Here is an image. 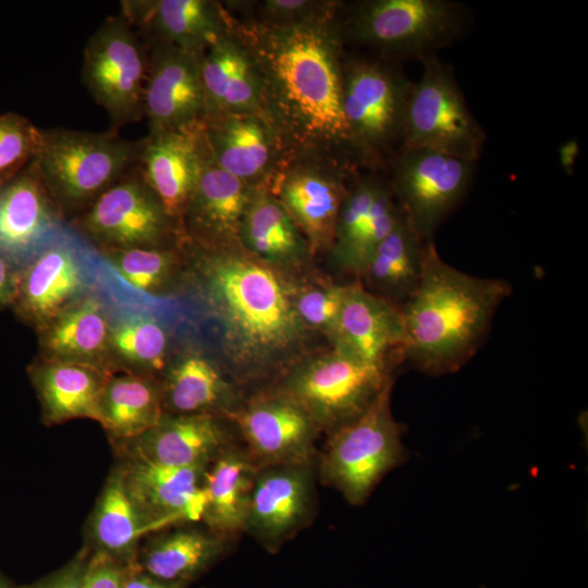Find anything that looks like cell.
<instances>
[{
	"mask_svg": "<svg viewBox=\"0 0 588 588\" xmlns=\"http://www.w3.org/2000/svg\"><path fill=\"white\" fill-rule=\"evenodd\" d=\"M42 144L44 128L15 112L0 114V185L37 159Z\"/></svg>",
	"mask_w": 588,
	"mask_h": 588,
	"instance_id": "8d00e7d4",
	"label": "cell"
},
{
	"mask_svg": "<svg viewBox=\"0 0 588 588\" xmlns=\"http://www.w3.org/2000/svg\"><path fill=\"white\" fill-rule=\"evenodd\" d=\"M411 85L402 131L403 149L427 148L475 162L486 138L451 72L434 54L422 60Z\"/></svg>",
	"mask_w": 588,
	"mask_h": 588,
	"instance_id": "8992f818",
	"label": "cell"
},
{
	"mask_svg": "<svg viewBox=\"0 0 588 588\" xmlns=\"http://www.w3.org/2000/svg\"><path fill=\"white\" fill-rule=\"evenodd\" d=\"M333 334L338 350L369 365L387 369L392 351L404 355L402 308L360 285L345 287Z\"/></svg>",
	"mask_w": 588,
	"mask_h": 588,
	"instance_id": "603a6c76",
	"label": "cell"
},
{
	"mask_svg": "<svg viewBox=\"0 0 588 588\" xmlns=\"http://www.w3.org/2000/svg\"><path fill=\"white\" fill-rule=\"evenodd\" d=\"M345 287L331 286L322 290H311L302 294L295 305L297 315L305 322L329 329L333 333L343 303Z\"/></svg>",
	"mask_w": 588,
	"mask_h": 588,
	"instance_id": "b9f144b4",
	"label": "cell"
},
{
	"mask_svg": "<svg viewBox=\"0 0 588 588\" xmlns=\"http://www.w3.org/2000/svg\"><path fill=\"white\" fill-rule=\"evenodd\" d=\"M207 266L210 299L243 359L268 362L294 345L301 318L270 269L234 255L215 256Z\"/></svg>",
	"mask_w": 588,
	"mask_h": 588,
	"instance_id": "3957f363",
	"label": "cell"
},
{
	"mask_svg": "<svg viewBox=\"0 0 588 588\" xmlns=\"http://www.w3.org/2000/svg\"><path fill=\"white\" fill-rule=\"evenodd\" d=\"M280 203L294 223L318 245L333 242L339 212L346 196L340 177L314 166H298L280 182Z\"/></svg>",
	"mask_w": 588,
	"mask_h": 588,
	"instance_id": "4316f807",
	"label": "cell"
},
{
	"mask_svg": "<svg viewBox=\"0 0 588 588\" xmlns=\"http://www.w3.org/2000/svg\"><path fill=\"white\" fill-rule=\"evenodd\" d=\"M241 38L260 70L267 118L303 150L352 146L343 109V65L333 17L247 26Z\"/></svg>",
	"mask_w": 588,
	"mask_h": 588,
	"instance_id": "6da1fadb",
	"label": "cell"
},
{
	"mask_svg": "<svg viewBox=\"0 0 588 588\" xmlns=\"http://www.w3.org/2000/svg\"><path fill=\"white\" fill-rule=\"evenodd\" d=\"M68 240L56 232L19 266L12 305L23 320L44 328L82 290V265Z\"/></svg>",
	"mask_w": 588,
	"mask_h": 588,
	"instance_id": "ac0fdd59",
	"label": "cell"
},
{
	"mask_svg": "<svg viewBox=\"0 0 588 588\" xmlns=\"http://www.w3.org/2000/svg\"><path fill=\"white\" fill-rule=\"evenodd\" d=\"M161 392L137 375L109 377L101 394L100 424L119 443L155 427L163 416Z\"/></svg>",
	"mask_w": 588,
	"mask_h": 588,
	"instance_id": "1f68e13d",
	"label": "cell"
},
{
	"mask_svg": "<svg viewBox=\"0 0 588 588\" xmlns=\"http://www.w3.org/2000/svg\"><path fill=\"white\" fill-rule=\"evenodd\" d=\"M234 395L216 367L197 355L185 356L169 370L162 402L174 414L232 412Z\"/></svg>",
	"mask_w": 588,
	"mask_h": 588,
	"instance_id": "836d02e7",
	"label": "cell"
},
{
	"mask_svg": "<svg viewBox=\"0 0 588 588\" xmlns=\"http://www.w3.org/2000/svg\"><path fill=\"white\" fill-rule=\"evenodd\" d=\"M254 191L211 159L203 170L184 215L193 232L203 237L236 235Z\"/></svg>",
	"mask_w": 588,
	"mask_h": 588,
	"instance_id": "83f0119b",
	"label": "cell"
},
{
	"mask_svg": "<svg viewBox=\"0 0 588 588\" xmlns=\"http://www.w3.org/2000/svg\"><path fill=\"white\" fill-rule=\"evenodd\" d=\"M199 68L206 120L231 113L267 118L260 70L241 36L230 30L218 38L200 54Z\"/></svg>",
	"mask_w": 588,
	"mask_h": 588,
	"instance_id": "44dd1931",
	"label": "cell"
},
{
	"mask_svg": "<svg viewBox=\"0 0 588 588\" xmlns=\"http://www.w3.org/2000/svg\"><path fill=\"white\" fill-rule=\"evenodd\" d=\"M258 469L246 450L234 443L207 466L200 519L208 530L225 540L245 531Z\"/></svg>",
	"mask_w": 588,
	"mask_h": 588,
	"instance_id": "d4e9b609",
	"label": "cell"
},
{
	"mask_svg": "<svg viewBox=\"0 0 588 588\" xmlns=\"http://www.w3.org/2000/svg\"><path fill=\"white\" fill-rule=\"evenodd\" d=\"M29 376L49 422L73 418L100 422L101 394L109 378L101 368L48 359L32 366Z\"/></svg>",
	"mask_w": 588,
	"mask_h": 588,
	"instance_id": "484cf974",
	"label": "cell"
},
{
	"mask_svg": "<svg viewBox=\"0 0 588 588\" xmlns=\"http://www.w3.org/2000/svg\"><path fill=\"white\" fill-rule=\"evenodd\" d=\"M88 553L83 551L57 572L17 588H85L84 572Z\"/></svg>",
	"mask_w": 588,
	"mask_h": 588,
	"instance_id": "ee69618b",
	"label": "cell"
},
{
	"mask_svg": "<svg viewBox=\"0 0 588 588\" xmlns=\"http://www.w3.org/2000/svg\"><path fill=\"white\" fill-rule=\"evenodd\" d=\"M118 468L128 498L150 530L201 518L207 467H174L123 454Z\"/></svg>",
	"mask_w": 588,
	"mask_h": 588,
	"instance_id": "2e32d148",
	"label": "cell"
},
{
	"mask_svg": "<svg viewBox=\"0 0 588 588\" xmlns=\"http://www.w3.org/2000/svg\"><path fill=\"white\" fill-rule=\"evenodd\" d=\"M315 466L259 468L245 531L267 548H277L311 520L315 512Z\"/></svg>",
	"mask_w": 588,
	"mask_h": 588,
	"instance_id": "9a60e30c",
	"label": "cell"
},
{
	"mask_svg": "<svg viewBox=\"0 0 588 588\" xmlns=\"http://www.w3.org/2000/svg\"><path fill=\"white\" fill-rule=\"evenodd\" d=\"M511 286L500 279L466 274L444 262L426 242L420 283L402 306L404 355L420 370H457L476 352Z\"/></svg>",
	"mask_w": 588,
	"mask_h": 588,
	"instance_id": "7a4b0ae2",
	"label": "cell"
},
{
	"mask_svg": "<svg viewBox=\"0 0 588 588\" xmlns=\"http://www.w3.org/2000/svg\"><path fill=\"white\" fill-rule=\"evenodd\" d=\"M238 234L250 250L268 259L291 258L303 248L298 228L286 209L262 191L253 193Z\"/></svg>",
	"mask_w": 588,
	"mask_h": 588,
	"instance_id": "e575fe53",
	"label": "cell"
},
{
	"mask_svg": "<svg viewBox=\"0 0 588 588\" xmlns=\"http://www.w3.org/2000/svg\"><path fill=\"white\" fill-rule=\"evenodd\" d=\"M391 385L390 379L359 416L330 431L321 455L322 481L352 505L363 504L407 454L390 408Z\"/></svg>",
	"mask_w": 588,
	"mask_h": 588,
	"instance_id": "5b68a950",
	"label": "cell"
},
{
	"mask_svg": "<svg viewBox=\"0 0 588 588\" xmlns=\"http://www.w3.org/2000/svg\"><path fill=\"white\" fill-rule=\"evenodd\" d=\"M110 256L124 279L137 290L150 292L168 278L173 255L160 247L111 250Z\"/></svg>",
	"mask_w": 588,
	"mask_h": 588,
	"instance_id": "f35d334b",
	"label": "cell"
},
{
	"mask_svg": "<svg viewBox=\"0 0 588 588\" xmlns=\"http://www.w3.org/2000/svg\"><path fill=\"white\" fill-rule=\"evenodd\" d=\"M149 530L126 493L119 468H114L91 519L95 549L125 565L135 566L139 550L138 539Z\"/></svg>",
	"mask_w": 588,
	"mask_h": 588,
	"instance_id": "d6a6232c",
	"label": "cell"
},
{
	"mask_svg": "<svg viewBox=\"0 0 588 588\" xmlns=\"http://www.w3.org/2000/svg\"><path fill=\"white\" fill-rule=\"evenodd\" d=\"M225 541L208 529H179L138 550L136 564L139 571L157 579L187 584L224 553Z\"/></svg>",
	"mask_w": 588,
	"mask_h": 588,
	"instance_id": "f1b7e54d",
	"label": "cell"
},
{
	"mask_svg": "<svg viewBox=\"0 0 588 588\" xmlns=\"http://www.w3.org/2000/svg\"><path fill=\"white\" fill-rule=\"evenodd\" d=\"M205 122L144 138L137 166L171 219L184 215L211 159Z\"/></svg>",
	"mask_w": 588,
	"mask_h": 588,
	"instance_id": "e0dca14e",
	"label": "cell"
},
{
	"mask_svg": "<svg viewBox=\"0 0 588 588\" xmlns=\"http://www.w3.org/2000/svg\"><path fill=\"white\" fill-rule=\"evenodd\" d=\"M0 588H17L8 577L0 573Z\"/></svg>",
	"mask_w": 588,
	"mask_h": 588,
	"instance_id": "7dc6e473",
	"label": "cell"
},
{
	"mask_svg": "<svg viewBox=\"0 0 588 588\" xmlns=\"http://www.w3.org/2000/svg\"><path fill=\"white\" fill-rule=\"evenodd\" d=\"M397 216L390 193L381 184L363 229L338 261L362 273L372 253L392 231Z\"/></svg>",
	"mask_w": 588,
	"mask_h": 588,
	"instance_id": "74e56055",
	"label": "cell"
},
{
	"mask_svg": "<svg viewBox=\"0 0 588 588\" xmlns=\"http://www.w3.org/2000/svg\"><path fill=\"white\" fill-rule=\"evenodd\" d=\"M184 583H170L157 579L142 571L134 568L126 578L123 588H185Z\"/></svg>",
	"mask_w": 588,
	"mask_h": 588,
	"instance_id": "bcb514c9",
	"label": "cell"
},
{
	"mask_svg": "<svg viewBox=\"0 0 588 588\" xmlns=\"http://www.w3.org/2000/svg\"><path fill=\"white\" fill-rule=\"evenodd\" d=\"M426 242L399 211L392 231L372 253L362 273L402 308L420 283Z\"/></svg>",
	"mask_w": 588,
	"mask_h": 588,
	"instance_id": "4dcf8cb0",
	"label": "cell"
},
{
	"mask_svg": "<svg viewBox=\"0 0 588 588\" xmlns=\"http://www.w3.org/2000/svg\"><path fill=\"white\" fill-rule=\"evenodd\" d=\"M389 380L387 369L336 348L297 371L282 393L330 432L359 416Z\"/></svg>",
	"mask_w": 588,
	"mask_h": 588,
	"instance_id": "9c48e42d",
	"label": "cell"
},
{
	"mask_svg": "<svg viewBox=\"0 0 588 588\" xmlns=\"http://www.w3.org/2000/svg\"><path fill=\"white\" fill-rule=\"evenodd\" d=\"M474 162L427 148L403 149L393 185L402 213L425 241L458 204L470 182Z\"/></svg>",
	"mask_w": 588,
	"mask_h": 588,
	"instance_id": "7c38bea8",
	"label": "cell"
},
{
	"mask_svg": "<svg viewBox=\"0 0 588 588\" xmlns=\"http://www.w3.org/2000/svg\"><path fill=\"white\" fill-rule=\"evenodd\" d=\"M148 49L121 14L108 16L84 49L82 79L113 132L144 118Z\"/></svg>",
	"mask_w": 588,
	"mask_h": 588,
	"instance_id": "52a82bcc",
	"label": "cell"
},
{
	"mask_svg": "<svg viewBox=\"0 0 588 588\" xmlns=\"http://www.w3.org/2000/svg\"><path fill=\"white\" fill-rule=\"evenodd\" d=\"M148 49V72L144 91V118L149 134L182 128L206 121V101L199 57L170 45Z\"/></svg>",
	"mask_w": 588,
	"mask_h": 588,
	"instance_id": "5bb4252c",
	"label": "cell"
},
{
	"mask_svg": "<svg viewBox=\"0 0 588 588\" xmlns=\"http://www.w3.org/2000/svg\"><path fill=\"white\" fill-rule=\"evenodd\" d=\"M232 444L215 414H163L155 427L122 442L121 452L168 466L207 467Z\"/></svg>",
	"mask_w": 588,
	"mask_h": 588,
	"instance_id": "7402d4cb",
	"label": "cell"
},
{
	"mask_svg": "<svg viewBox=\"0 0 588 588\" xmlns=\"http://www.w3.org/2000/svg\"><path fill=\"white\" fill-rule=\"evenodd\" d=\"M411 85L380 62L359 60L343 66V109L352 146L372 156L402 139Z\"/></svg>",
	"mask_w": 588,
	"mask_h": 588,
	"instance_id": "30bf717a",
	"label": "cell"
},
{
	"mask_svg": "<svg viewBox=\"0 0 588 588\" xmlns=\"http://www.w3.org/2000/svg\"><path fill=\"white\" fill-rule=\"evenodd\" d=\"M143 143L144 138L128 140L111 130H44L37 162L61 211L85 210L137 166Z\"/></svg>",
	"mask_w": 588,
	"mask_h": 588,
	"instance_id": "277c9868",
	"label": "cell"
},
{
	"mask_svg": "<svg viewBox=\"0 0 588 588\" xmlns=\"http://www.w3.org/2000/svg\"><path fill=\"white\" fill-rule=\"evenodd\" d=\"M205 125L218 167L248 184L268 174L280 137L265 115L231 113L206 120Z\"/></svg>",
	"mask_w": 588,
	"mask_h": 588,
	"instance_id": "cb8c5ba5",
	"label": "cell"
},
{
	"mask_svg": "<svg viewBox=\"0 0 588 588\" xmlns=\"http://www.w3.org/2000/svg\"><path fill=\"white\" fill-rule=\"evenodd\" d=\"M19 266L0 253V308L12 305L16 291Z\"/></svg>",
	"mask_w": 588,
	"mask_h": 588,
	"instance_id": "f6af8a7d",
	"label": "cell"
},
{
	"mask_svg": "<svg viewBox=\"0 0 588 588\" xmlns=\"http://www.w3.org/2000/svg\"><path fill=\"white\" fill-rule=\"evenodd\" d=\"M110 345L131 364L161 369L166 360L167 334L154 319L134 316L111 327Z\"/></svg>",
	"mask_w": 588,
	"mask_h": 588,
	"instance_id": "d590c367",
	"label": "cell"
},
{
	"mask_svg": "<svg viewBox=\"0 0 588 588\" xmlns=\"http://www.w3.org/2000/svg\"><path fill=\"white\" fill-rule=\"evenodd\" d=\"M380 185L376 180L365 179L346 194L333 238L336 259L344 255L363 229Z\"/></svg>",
	"mask_w": 588,
	"mask_h": 588,
	"instance_id": "ab89813d",
	"label": "cell"
},
{
	"mask_svg": "<svg viewBox=\"0 0 588 588\" xmlns=\"http://www.w3.org/2000/svg\"><path fill=\"white\" fill-rule=\"evenodd\" d=\"M464 24V9L453 1L370 0L354 7L347 30L384 53L422 60L458 37Z\"/></svg>",
	"mask_w": 588,
	"mask_h": 588,
	"instance_id": "ba28073f",
	"label": "cell"
},
{
	"mask_svg": "<svg viewBox=\"0 0 588 588\" xmlns=\"http://www.w3.org/2000/svg\"><path fill=\"white\" fill-rule=\"evenodd\" d=\"M258 468L313 464L318 426L293 400L280 393L257 399L228 414Z\"/></svg>",
	"mask_w": 588,
	"mask_h": 588,
	"instance_id": "4fadbf2b",
	"label": "cell"
},
{
	"mask_svg": "<svg viewBox=\"0 0 588 588\" xmlns=\"http://www.w3.org/2000/svg\"><path fill=\"white\" fill-rule=\"evenodd\" d=\"M61 215L35 159L0 185V253L20 266L58 232Z\"/></svg>",
	"mask_w": 588,
	"mask_h": 588,
	"instance_id": "ffe728a7",
	"label": "cell"
},
{
	"mask_svg": "<svg viewBox=\"0 0 588 588\" xmlns=\"http://www.w3.org/2000/svg\"><path fill=\"white\" fill-rule=\"evenodd\" d=\"M110 333L102 305L89 296L74 301L44 327L41 345L49 360L100 368L98 362L111 346Z\"/></svg>",
	"mask_w": 588,
	"mask_h": 588,
	"instance_id": "f546056e",
	"label": "cell"
},
{
	"mask_svg": "<svg viewBox=\"0 0 588 588\" xmlns=\"http://www.w3.org/2000/svg\"><path fill=\"white\" fill-rule=\"evenodd\" d=\"M260 21L269 26H284L333 17L336 2L310 0H266L259 5Z\"/></svg>",
	"mask_w": 588,
	"mask_h": 588,
	"instance_id": "60d3db41",
	"label": "cell"
},
{
	"mask_svg": "<svg viewBox=\"0 0 588 588\" xmlns=\"http://www.w3.org/2000/svg\"><path fill=\"white\" fill-rule=\"evenodd\" d=\"M78 224L110 252L160 247L171 231V218L138 166L97 197L84 210Z\"/></svg>",
	"mask_w": 588,
	"mask_h": 588,
	"instance_id": "8fae6325",
	"label": "cell"
},
{
	"mask_svg": "<svg viewBox=\"0 0 588 588\" xmlns=\"http://www.w3.org/2000/svg\"><path fill=\"white\" fill-rule=\"evenodd\" d=\"M120 13L146 47L170 45L201 54L231 30L221 5L209 0H124Z\"/></svg>",
	"mask_w": 588,
	"mask_h": 588,
	"instance_id": "d6986e66",
	"label": "cell"
},
{
	"mask_svg": "<svg viewBox=\"0 0 588 588\" xmlns=\"http://www.w3.org/2000/svg\"><path fill=\"white\" fill-rule=\"evenodd\" d=\"M135 566L125 565L106 552L95 549L88 554L84 572L85 588H123Z\"/></svg>",
	"mask_w": 588,
	"mask_h": 588,
	"instance_id": "7bdbcfd3",
	"label": "cell"
}]
</instances>
